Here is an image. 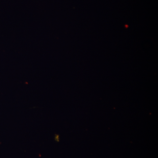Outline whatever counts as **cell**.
Returning <instances> with one entry per match:
<instances>
[]
</instances>
